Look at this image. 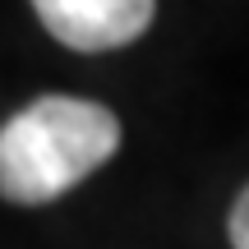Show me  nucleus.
I'll return each mask as SVG.
<instances>
[{"label": "nucleus", "mask_w": 249, "mask_h": 249, "mask_svg": "<svg viewBox=\"0 0 249 249\" xmlns=\"http://www.w3.org/2000/svg\"><path fill=\"white\" fill-rule=\"evenodd\" d=\"M120 148V120L83 97H37L0 129V189L9 203H51Z\"/></svg>", "instance_id": "nucleus-1"}, {"label": "nucleus", "mask_w": 249, "mask_h": 249, "mask_svg": "<svg viewBox=\"0 0 249 249\" xmlns=\"http://www.w3.org/2000/svg\"><path fill=\"white\" fill-rule=\"evenodd\" d=\"M33 9L70 51H116L148 33L157 0H33Z\"/></svg>", "instance_id": "nucleus-2"}, {"label": "nucleus", "mask_w": 249, "mask_h": 249, "mask_svg": "<svg viewBox=\"0 0 249 249\" xmlns=\"http://www.w3.org/2000/svg\"><path fill=\"white\" fill-rule=\"evenodd\" d=\"M231 245L249 249V185L240 189V198H235V208H231Z\"/></svg>", "instance_id": "nucleus-3"}]
</instances>
